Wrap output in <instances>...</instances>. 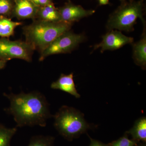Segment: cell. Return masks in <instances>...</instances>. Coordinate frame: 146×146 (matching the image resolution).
Segmentation results:
<instances>
[{"label": "cell", "instance_id": "cell-22", "mask_svg": "<svg viewBox=\"0 0 146 146\" xmlns=\"http://www.w3.org/2000/svg\"><path fill=\"white\" fill-rule=\"evenodd\" d=\"M7 61L5 60H0V70H2L5 67Z\"/></svg>", "mask_w": 146, "mask_h": 146}, {"label": "cell", "instance_id": "cell-17", "mask_svg": "<svg viewBox=\"0 0 146 146\" xmlns=\"http://www.w3.org/2000/svg\"><path fill=\"white\" fill-rule=\"evenodd\" d=\"M13 3L11 0H0V16H9L13 12Z\"/></svg>", "mask_w": 146, "mask_h": 146}, {"label": "cell", "instance_id": "cell-2", "mask_svg": "<svg viewBox=\"0 0 146 146\" xmlns=\"http://www.w3.org/2000/svg\"><path fill=\"white\" fill-rule=\"evenodd\" d=\"M72 25L63 21L49 22L34 20L32 23L23 28L26 42L35 50L42 53L58 36L70 31Z\"/></svg>", "mask_w": 146, "mask_h": 146}, {"label": "cell", "instance_id": "cell-25", "mask_svg": "<svg viewBox=\"0 0 146 146\" xmlns=\"http://www.w3.org/2000/svg\"><path fill=\"white\" fill-rule=\"evenodd\" d=\"M2 125L1 124H0V127Z\"/></svg>", "mask_w": 146, "mask_h": 146}, {"label": "cell", "instance_id": "cell-23", "mask_svg": "<svg viewBox=\"0 0 146 146\" xmlns=\"http://www.w3.org/2000/svg\"><path fill=\"white\" fill-rule=\"evenodd\" d=\"M120 1L121 2V3L125 1V0H120Z\"/></svg>", "mask_w": 146, "mask_h": 146}, {"label": "cell", "instance_id": "cell-24", "mask_svg": "<svg viewBox=\"0 0 146 146\" xmlns=\"http://www.w3.org/2000/svg\"><path fill=\"white\" fill-rule=\"evenodd\" d=\"M141 146H146L145 145H141Z\"/></svg>", "mask_w": 146, "mask_h": 146}, {"label": "cell", "instance_id": "cell-8", "mask_svg": "<svg viewBox=\"0 0 146 146\" xmlns=\"http://www.w3.org/2000/svg\"><path fill=\"white\" fill-rule=\"evenodd\" d=\"M58 10L62 21L72 24L91 16L95 12V10H86L81 6L76 5L70 2L67 3Z\"/></svg>", "mask_w": 146, "mask_h": 146}, {"label": "cell", "instance_id": "cell-1", "mask_svg": "<svg viewBox=\"0 0 146 146\" xmlns=\"http://www.w3.org/2000/svg\"><path fill=\"white\" fill-rule=\"evenodd\" d=\"M3 95L10 102V106L5 111L13 116L16 127L35 125L45 127L48 120L52 116L46 98L39 91L27 94L22 91L18 94L11 92Z\"/></svg>", "mask_w": 146, "mask_h": 146}, {"label": "cell", "instance_id": "cell-20", "mask_svg": "<svg viewBox=\"0 0 146 146\" xmlns=\"http://www.w3.org/2000/svg\"><path fill=\"white\" fill-rule=\"evenodd\" d=\"M89 146H111L110 145H105L99 141L91 139V143Z\"/></svg>", "mask_w": 146, "mask_h": 146}, {"label": "cell", "instance_id": "cell-10", "mask_svg": "<svg viewBox=\"0 0 146 146\" xmlns=\"http://www.w3.org/2000/svg\"><path fill=\"white\" fill-rule=\"evenodd\" d=\"M51 88L64 91L77 98L80 97L76 89L73 73L68 75L61 74L57 80L51 84Z\"/></svg>", "mask_w": 146, "mask_h": 146}, {"label": "cell", "instance_id": "cell-4", "mask_svg": "<svg viewBox=\"0 0 146 146\" xmlns=\"http://www.w3.org/2000/svg\"><path fill=\"white\" fill-rule=\"evenodd\" d=\"M55 128L61 136L72 140L89 128L83 114L73 107L62 106L54 116Z\"/></svg>", "mask_w": 146, "mask_h": 146}, {"label": "cell", "instance_id": "cell-14", "mask_svg": "<svg viewBox=\"0 0 146 146\" xmlns=\"http://www.w3.org/2000/svg\"><path fill=\"white\" fill-rule=\"evenodd\" d=\"M133 139L137 141H146V117L140 118L135 123L133 127L129 131Z\"/></svg>", "mask_w": 146, "mask_h": 146}, {"label": "cell", "instance_id": "cell-6", "mask_svg": "<svg viewBox=\"0 0 146 146\" xmlns=\"http://www.w3.org/2000/svg\"><path fill=\"white\" fill-rule=\"evenodd\" d=\"M35 50L27 42L10 41L6 38L0 39V60L7 61L13 58L31 62Z\"/></svg>", "mask_w": 146, "mask_h": 146}, {"label": "cell", "instance_id": "cell-12", "mask_svg": "<svg viewBox=\"0 0 146 146\" xmlns=\"http://www.w3.org/2000/svg\"><path fill=\"white\" fill-rule=\"evenodd\" d=\"M36 18L39 21L46 22H58L62 21L59 10L55 7L53 3L39 7L36 14Z\"/></svg>", "mask_w": 146, "mask_h": 146}, {"label": "cell", "instance_id": "cell-18", "mask_svg": "<svg viewBox=\"0 0 146 146\" xmlns=\"http://www.w3.org/2000/svg\"><path fill=\"white\" fill-rule=\"evenodd\" d=\"M135 144L134 141L129 140L126 137H123L112 143L111 146H134Z\"/></svg>", "mask_w": 146, "mask_h": 146}, {"label": "cell", "instance_id": "cell-5", "mask_svg": "<svg viewBox=\"0 0 146 146\" xmlns=\"http://www.w3.org/2000/svg\"><path fill=\"white\" fill-rule=\"evenodd\" d=\"M85 39L83 34H77L69 31L56 38L42 53L39 60L42 61L49 56L67 53L75 49Z\"/></svg>", "mask_w": 146, "mask_h": 146}, {"label": "cell", "instance_id": "cell-15", "mask_svg": "<svg viewBox=\"0 0 146 146\" xmlns=\"http://www.w3.org/2000/svg\"><path fill=\"white\" fill-rule=\"evenodd\" d=\"M17 131L16 127L7 128L3 125L0 127V146H10L11 138Z\"/></svg>", "mask_w": 146, "mask_h": 146}, {"label": "cell", "instance_id": "cell-9", "mask_svg": "<svg viewBox=\"0 0 146 146\" xmlns=\"http://www.w3.org/2000/svg\"><path fill=\"white\" fill-rule=\"evenodd\" d=\"M12 15L19 19H36L39 7L30 0H14Z\"/></svg>", "mask_w": 146, "mask_h": 146}, {"label": "cell", "instance_id": "cell-16", "mask_svg": "<svg viewBox=\"0 0 146 146\" xmlns=\"http://www.w3.org/2000/svg\"><path fill=\"white\" fill-rule=\"evenodd\" d=\"M54 138L49 136H33L28 146H53Z\"/></svg>", "mask_w": 146, "mask_h": 146}, {"label": "cell", "instance_id": "cell-21", "mask_svg": "<svg viewBox=\"0 0 146 146\" xmlns=\"http://www.w3.org/2000/svg\"><path fill=\"white\" fill-rule=\"evenodd\" d=\"M100 5H104L109 4V0H98Z\"/></svg>", "mask_w": 146, "mask_h": 146}, {"label": "cell", "instance_id": "cell-11", "mask_svg": "<svg viewBox=\"0 0 146 146\" xmlns=\"http://www.w3.org/2000/svg\"><path fill=\"white\" fill-rule=\"evenodd\" d=\"M145 29L141 39L133 44L134 62L144 69L146 66V35L145 28Z\"/></svg>", "mask_w": 146, "mask_h": 146}, {"label": "cell", "instance_id": "cell-13", "mask_svg": "<svg viewBox=\"0 0 146 146\" xmlns=\"http://www.w3.org/2000/svg\"><path fill=\"white\" fill-rule=\"evenodd\" d=\"M22 25L21 22H13L5 16H0V36L8 38L12 36L16 27Z\"/></svg>", "mask_w": 146, "mask_h": 146}, {"label": "cell", "instance_id": "cell-7", "mask_svg": "<svg viewBox=\"0 0 146 146\" xmlns=\"http://www.w3.org/2000/svg\"><path fill=\"white\" fill-rule=\"evenodd\" d=\"M102 38V42L95 45L94 48V50L100 48L102 52L107 50L119 49L125 45L132 44L133 42V37L126 36L121 32L113 30L110 31Z\"/></svg>", "mask_w": 146, "mask_h": 146}, {"label": "cell", "instance_id": "cell-3", "mask_svg": "<svg viewBox=\"0 0 146 146\" xmlns=\"http://www.w3.org/2000/svg\"><path fill=\"white\" fill-rule=\"evenodd\" d=\"M145 0H125L121 3L110 15L106 27L109 31L114 29L129 32L133 31V26L138 18L145 24Z\"/></svg>", "mask_w": 146, "mask_h": 146}, {"label": "cell", "instance_id": "cell-19", "mask_svg": "<svg viewBox=\"0 0 146 146\" xmlns=\"http://www.w3.org/2000/svg\"><path fill=\"white\" fill-rule=\"evenodd\" d=\"M38 7H41L48 5L52 3V0H30Z\"/></svg>", "mask_w": 146, "mask_h": 146}]
</instances>
